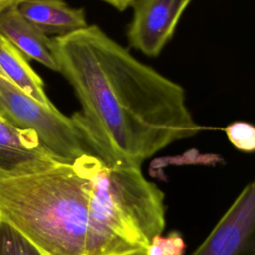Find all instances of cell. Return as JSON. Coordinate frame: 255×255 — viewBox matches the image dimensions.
I'll use <instances>...</instances> for the list:
<instances>
[{
	"label": "cell",
	"instance_id": "1",
	"mask_svg": "<svg viewBox=\"0 0 255 255\" xmlns=\"http://www.w3.org/2000/svg\"><path fill=\"white\" fill-rule=\"evenodd\" d=\"M53 50L82 106L71 119L90 144L141 165L203 128L179 84L139 62L98 26L54 38Z\"/></svg>",
	"mask_w": 255,
	"mask_h": 255
},
{
	"label": "cell",
	"instance_id": "2",
	"mask_svg": "<svg viewBox=\"0 0 255 255\" xmlns=\"http://www.w3.org/2000/svg\"><path fill=\"white\" fill-rule=\"evenodd\" d=\"M91 148L71 163L0 177V220L44 255H87Z\"/></svg>",
	"mask_w": 255,
	"mask_h": 255
},
{
	"label": "cell",
	"instance_id": "3",
	"mask_svg": "<svg viewBox=\"0 0 255 255\" xmlns=\"http://www.w3.org/2000/svg\"><path fill=\"white\" fill-rule=\"evenodd\" d=\"M0 118L13 126L33 130L51 157L71 163L91 150L71 117L45 107L11 82L0 70Z\"/></svg>",
	"mask_w": 255,
	"mask_h": 255
},
{
	"label": "cell",
	"instance_id": "4",
	"mask_svg": "<svg viewBox=\"0 0 255 255\" xmlns=\"http://www.w3.org/2000/svg\"><path fill=\"white\" fill-rule=\"evenodd\" d=\"M189 255H255V178Z\"/></svg>",
	"mask_w": 255,
	"mask_h": 255
},
{
	"label": "cell",
	"instance_id": "5",
	"mask_svg": "<svg viewBox=\"0 0 255 255\" xmlns=\"http://www.w3.org/2000/svg\"><path fill=\"white\" fill-rule=\"evenodd\" d=\"M191 0H135L128 29L129 45L155 57L173 36L175 27Z\"/></svg>",
	"mask_w": 255,
	"mask_h": 255
},
{
	"label": "cell",
	"instance_id": "6",
	"mask_svg": "<svg viewBox=\"0 0 255 255\" xmlns=\"http://www.w3.org/2000/svg\"><path fill=\"white\" fill-rule=\"evenodd\" d=\"M55 162L33 130L0 118V177L34 172Z\"/></svg>",
	"mask_w": 255,
	"mask_h": 255
},
{
	"label": "cell",
	"instance_id": "7",
	"mask_svg": "<svg viewBox=\"0 0 255 255\" xmlns=\"http://www.w3.org/2000/svg\"><path fill=\"white\" fill-rule=\"evenodd\" d=\"M0 34L26 58L52 71L60 72L53 50V39L25 19L19 13L16 4L0 12Z\"/></svg>",
	"mask_w": 255,
	"mask_h": 255
},
{
	"label": "cell",
	"instance_id": "8",
	"mask_svg": "<svg viewBox=\"0 0 255 255\" xmlns=\"http://www.w3.org/2000/svg\"><path fill=\"white\" fill-rule=\"evenodd\" d=\"M19 13L46 35L66 36L87 28L85 11L64 0H19Z\"/></svg>",
	"mask_w": 255,
	"mask_h": 255
},
{
	"label": "cell",
	"instance_id": "9",
	"mask_svg": "<svg viewBox=\"0 0 255 255\" xmlns=\"http://www.w3.org/2000/svg\"><path fill=\"white\" fill-rule=\"evenodd\" d=\"M0 70L28 96L45 107H54L44 90V82L26 57L0 34Z\"/></svg>",
	"mask_w": 255,
	"mask_h": 255
},
{
	"label": "cell",
	"instance_id": "10",
	"mask_svg": "<svg viewBox=\"0 0 255 255\" xmlns=\"http://www.w3.org/2000/svg\"><path fill=\"white\" fill-rule=\"evenodd\" d=\"M0 255H44L8 223L0 220Z\"/></svg>",
	"mask_w": 255,
	"mask_h": 255
},
{
	"label": "cell",
	"instance_id": "11",
	"mask_svg": "<svg viewBox=\"0 0 255 255\" xmlns=\"http://www.w3.org/2000/svg\"><path fill=\"white\" fill-rule=\"evenodd\" d=\"M186 244L178 231H171L167 235L154 236L146 248L145 255H183Z\"/></svg>",
	"mask_w": 255,
	"mask_h": 255
},
{
	"label": "cell",
	"instance_id": "12",
	"mask_svg": "<svg viewBox=\"0 0 255 255\" xmlns=\"http://www.w3.org/2000/svg\"><path fill=\"white\" fill-rule=\"evenodd\" d=\"M228 140L237 149L245 152L255 151V126L247 122H233L225 128Z\"/></svg>",
	"mask_w": 255,
	"mask_h": 255
},
{
	"label": "cell",
	"instance_id": "13",
	"mask_svg": "<svg viewBox=\"0 0 255 255\" xmlns=\"http://www.w3.org/2000/svg\"><path fill=\"white\" fill-rule=\"evenodd\" d=\"M102 1L113 6L119 11H124L129 6H131L135 0H102Z\"/></svg>",
	"mask_w": 255,
	"mask_h": 255
},
{
	"label": "cell",
	"instance_id": "14",
	"mask_svg": "<svg viewBox=\"0 0 255 255\" xmlns=\"http://www.w3.org/2000/svg\"><path fill=\"white\" fill-rule=\"evenodd\" d=\"M19 0H0V12L5 10L6 8L10 7L11 5H14L18 2Z\"/></svg>",
	"mask_w": 255,
	"mask_h": 255
},
{
	"label": "cell",
	"instance_id": "15",
	"mask_svg": "<svg viewBox=\"0 0 255 255\" xmlns=\"http://www.w3.org/2000/svg\"><path fill=\"white\" fill-rule=\"evenodd\" d=\"M128 255H145V253H141V252H137V253H132V254H128Z\"/></svg>",
	"mask_w": 255,
	"mask_h": 255
}]
</instances>
